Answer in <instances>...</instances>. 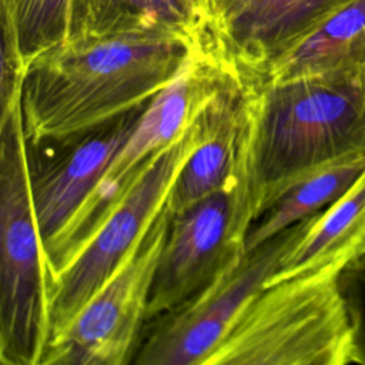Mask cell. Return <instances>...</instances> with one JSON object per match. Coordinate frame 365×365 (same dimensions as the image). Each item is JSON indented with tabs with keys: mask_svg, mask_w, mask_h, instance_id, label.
Wrapping results in <instances>:
<instances>
[{
	"mask_svg": "<svg viewBox=\"0 0 365 365\" xmlns=\"http://www.w3.org/2000/svg\"><path fill=\"white\" fill-rule=\"evenodd\" d=\"M201 54L190 38L154 33L88 34L43 51L21 87L27 144L87 131L145 106Z\"/></svg>",
	"mask_w": 365,
	"mask_h": 365,
	"instance_id": "6da1fadb",
	"label": "cell"
},
{
	"mask_svg": "<svg viewBox=\"0 0 365 365\" xmlns=\"http://www.w3.org/2000/svg\"><path fill=\"white\" fill-rule=\"evenodd\" d=\"M362 151L365 67L281 81L262 78L250 157L255 220L307 173Z\"/></svg>",
	"mask_w": 365,
	"mask_h": 365,
	"instance_id": "7a4b0ae2",
	"label": "cell"
},
{
	"mask_svg": "<svg viewBox=\"0 0 365 365\" xmlns=\"http://www.w3.org/2000/svg\"><path fill=\"white\" fill-rule=\"evenodd\" d=\"M344 269L264 284L205 365H365L364 318Z\"/></svg>",
	"mask_w": 365,
	"mask_h": 365,
	"instance_id": "3957f363",
	"label": "cell"
},
{
	"mask_svg": "<svg viewBox=\"0 0 365 365\" xmlns=\"http://www.w3.org/2000/svg\"><path fill=\"white\" fill-rule=\"evenodd\" d=\"M51 272L29 177L21 96L0 111V361L41 365L50 339Z\"/></svg>",
	"mask_w": 365,
	"mask_h": 365,
	"instance_id": "277c9868",
	"label": "cell"
},
{
	"mask_svg": "<svg viewBox=\"0 0 365 365\" xmlns=\"http://www.w3.org/2000/svg\"><path fill=\"white\" fill-rule=\"evenodd\" d=\"M225 67L201 54L150 100L134 131L115 153L100 182L48 257L53 284L127 195L151 160L184 133Z\"/></svg>",
	"mask_w": 365,
	"mask_h": 365,
	"instance_id": "5b68a950",
	"label": "cell"
},
{
	"mask_svg": "<svg viewBox=\"0 0 365 365\" xmlns=\"http://www.w3.org/2000/svg\"><path fill=\"white\" fill-rule=\"evenodd\" d=\"M198 111L184 133L151 160L80 254L56 278L50 298V338L64 329L107 284L164 208L175 177L202 141Z\"/></svg>",
	"mask_w": 365,
	"mask_h": 365,
	"instance_id": "8992f818",
	"label": "cell"
},
{
	"mask_svg": "<svg viewBox=\"0 0 365 365\" xmlns=\"http://www.w3.org/2000/svg\"><path fill=\"white\" fill-rule=\"evenodd\" d=\"M170 221L164 205L107 284L50 338L41 365H123L131 361Z\"/></svg>",
	"mask_w": 365,
	"mask_h": 365,
	"instance_id": "52a82bcc",
	"label": "cell"
},
{
	"mask_svg": "<svg viewBox=\"0 0 365 365\" xmlns=\"http://www.w3.org/2000/svg\"><path fill=\"white\" fill-rule=\"evenodd\" d=\"M301 224L244 252L181 307L160 317L131 361L137 365H205L247 301L277 271Z\"/></svg>",
	"mask_w": 365,
	"mask_h": 365,
	"instance_id": "ba28073f",
	"label": "cell"
},
{
	"mask_svg": "<svg viewBox=\"0 0 365 365\" xmlns=\"http://www.w3.org/2000/svg\"><path fill=\"white\" fill-rule=\"evenodd\" d=\"M254 220L248 182L215 191L171 215L145 321L181 307L241 257Z\"/></svg>",
	"mask_w": 365,
	"mask_h": 365,
	"instance_id": "9c48e42d",
	"label": "cell"
},
{
	"mask_svg": "<svg viewBox=\"0 0 365 365\" xmlns=\"http://www.w3.org/2000/svg\"><path fill=\"white\" fill-rule=\"evenodd\" d=\"M262 77L227 66L204 100L202 141L185 161L167 198L171 215L207 195L250 184V157Z\"/></svg>",
	"mask_w": 365,
	"mask_h": 365,
	"instance_id": "30bf717a",
	"label": "cell"
},
{
	"mask_svg": "<svg viewBox=\"0 0 365 365\" xmlns=\"http://www.w3.org/2000/svg\"><path fill=\"white\" fill-rule=\"evenodd\" d=\"M147 104L87 131L40 143L48 147L44 151L29 148L30 190L47 261Z\"/></svg>",
	"mask_w": 365,
	"mask_h": 365,
	"instance_id": "8fae6325",
	"label": "cell"
},
{
	"mask_svg": "<svg viewBox=\"0 0 365 365\" xmlns=\"http://www.w3.org/2000/svg\"><path fill=\"white\" fill-rule=\"evenodd\" d=\"M346 0H207L200 30L204 54L261 76Z\"/></svg>",
	"mask_w": 365,
	"mask_h": 365,
	"instance_id": "7c38bea8",
	"label": "cell"
},
{
	"mask_svg": "<svg viewBox=\"0 0 365 365\" xmlns=\"http://www.w3.org/2000/svg\"><path fill=\"white\" fill-rule=\"evenodd\" d=\"M365 244V174L332 204L307 218L277 271L265 282L338 265L346 268Z\"/></svg>",
	"mask_w": 365,
	"mask_h": 365,
	"instance_id": "4fadbf2b",
	"label": "cell"
},
{
	"mask_svg": "<svg viewBox=\"0 0 365 365\" xmlns=\"http://www.w3.org/2000/svg\"><path fill=\"white\" fill-rule=\"evenodd\" d=\"M361 67H365V0H346L271 61L261 77L281 81Z\"/></svg>",
	"mask_w": 365,
	"mask_h": 365,
	"instance_id": "5bb4252c",
	"label": "cell"
},
{
	"mask_svg": "<svg viewBox=\"0 0 365 365\" xmlns=\"http://www.w3.org/2000/svg\"><path fill=\"white\" fill-rule=\"evenodd\" d=\"M365 174V151L318 167L289 184L251 224L244 252L312 217L349 191Z\"/></svg>",
	"mask_w": 365,
	"mask_h": 365,
	"instance_id": "9a60e30c",
	"label": "cell"
},
{
	"mask_svg": "<svg viewBox=\"0 0 365 365\" xmlns=\"http://www.w3.org/2000/svg\"><path fill=\"white\" fill-rule=\"evenodd\" d=\"M83 17L81 36L154 33L200 46L201 16L184 0H83Z\"/></svg>",
	"mask_w": 365,
	"mask_h": 365,
	"instance_id": "2e32d148",
	"label": "cell"
},
{
	"mask_svg": "<svg viewBox=\"0 0 365 365\" xmlns=\"http://www.w3.org/2000/svg\"><path fill=\"white\" fill-rule=\"evenodd\" d=\"M0 4L14 20L26 66L43 51L80 36L81 0H0Z\"/></svg>",
	"mask_w": 365,
	"mask_h": 365,
	"instance_id": "e0dca14e",
	"label": "cell"
},
{
	"mask_svg": "<svg viewBox=\"0 0 365 365\" xmlns=\"http://www.w3.org/2000/svg\"><path fill=\"white\" fill-rule=\"evenodd\" d=\"M0 27H1V76H0V111L19 96L24 74L27 70L23 58L14 20L4 4H0Z\"/></svg>",
	"mask_w": 365,
	"mask_h": 365,
	"instance_id": "ac0fdd59",
	"label": "cell"
},
{
	"mask_svg": "<svg viewBox=\"0 0 365 365\" xmlns=\"http://www.w3.org/2000/svg\"><path fill=\"white\" fill-rule=\"evenodd\" d=\"M345 271L349 274V277L352 278V282L355 284L356 288V301L359 304L361 312H362V318L365 319V257L358 255L356 258H354L349 265L345 268Z\"/></svg>",
	"mask_w": 365,
	"mask_h": 365,
	"instance_id": "d6986e66",
	"label": "cell"
},
{
	"mask_svg": "<svg viewBox=\"0 0 365 365\" xmlns=\"http://www.w3.org/2000/svg\"><path fill=\"white\" fill-rule=\"evenodd\" d=\"M184 1L188 3L201 16V21H202V16H204V9L207 6V0H184Z\"/></svg>",
	"mask_w": 365,
	"mask_h": 365,
	"instance_id": "ffe728a7",
	"label": "cell"
},
{
	"mask_svg": "<svg viewBox=\"0 0 365 365\" xmlns=\"http://www.w3.org/2000/svg\"><path fill=\"white\" fill-rule=\"evenodd\" d=\"M359 255L365 257V244H364V247H362V250H361V254H359Z\"/></svg>",
	"mask_w": 365,
	"mask_h": 365,
	"instance_id": "44dd1931",
	"label": "cell"
}]
</instances>
